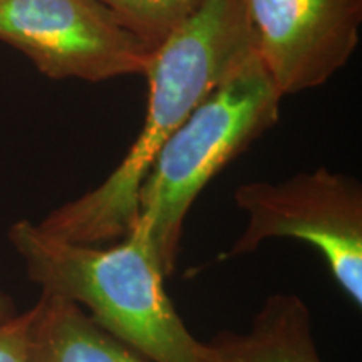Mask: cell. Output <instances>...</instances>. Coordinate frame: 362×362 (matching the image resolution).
Listing matches in <instances>:
<instances>
[{"mask_svg":"<svg viewBox=\"0 0 362 362\" xmlns=\"http://www.w3.org/2000/svg\"><path fill=\"white\" fill-rule=\"evenodd\" d=\"M253 52L242 0H203L153 51L143 129L115 171L37 223L54 238L84 245L119 242L139 218V189L170 136Z\"/></svg>","mask_w":362,"mask_h":362,"instance_id":"1","label":"cell"},{"mask_svg":"<svg viewBox=\"0 0 362 362\" xmlns=\"http://www.w3.org/2000/svg\"><path fill=\"white\" fill-rule=\"evenodd\" d=\"M282 94L252 52L170 136L139 189V221L163 274L178 262L183 225L203 188L277 124Z\"/></svg>","mask_w":362,"mask_h":362,"instance_id":"3","label":"cell"},{"mask_svg":"<svg viewBox=\"0 0 362 362\" xmlns=\"http://www.w3.org/2000/svg\"><path fill=\"white\" fill-rule=\"evenodd\" d=\"M33 310L30 362H149L74 302L42 293Z\"/></svg>","mask_w":362,"mask_h":362,"instance_id":"8","label":"cell"},{"mask_svg":"<svg viewBox=\"0 0 362 362\" xmlns=\"http://www.w3.org/2000/svg\"><path fill=\"white\" fill-rule=\"evenodd\" d=\"M255 56L284 96L319 88L359 44L362 0H242Z\"/></svg>","mask_w":362,"mask_h":362,"instance_id":"6","label":"cell"},{"mask_svg":"<svg viewBox=\"0 0 362 362\" xmlns=\"http://www.w3.org/2000/svg\"><path fill=\"white\" fill-rule=\"evenodd\" d=\"M33 307L0 324V362H30L29 329Z\"/></svg>","mask_w":362,"mask_h":362,"instance_id":"10","label":"cell"},{"mask_svg":"<svg viewBox=\"0 0 362 362\" xmlns=\"http://www.w3.org/2000/svg\"><path fill=\"white\" fill-rule=\"evenodd\" d=\"M13 315H16V310H13V304L11 302V298L6 296H0V324L12 319Z\"/></svg>","mask_w":362,"mask_h":362,"instance_id":"11","label":"cell"},{"mask_svg":"<svg viewBox=\"0 0 362 362\" xmlns=\"http://www.w3.org/2000/svg\"><path fill=\"white\" fill-rule=\"evenodd\" d=\"M211 362H322L309 307L296 293H274L247 332H221L208 342Z\"/></svg>","mask_w":362,"mask_h":362,"instance_id":"7","label":"cell"},{"mask_svg":"<svg viewBox=\"0 0 362 362\" xmlns=\"http://www.w3.org/2000/svg\"><path fill=\"white\" fill-rule=\"evenodd\" d=\"M8 240L42 293L81 305L149 362H211L208 342L198 341L176 312L139 220L110 247L54 238L29 220L13 223Z\"/></svg>","mask_w":362,"mask_h":362,"instance_id":"2","label":"cell"},{"mask_svg":"<svg viewBox=\"0 0 362 362\" xmlns=\"http://www.w3.org/2000/svg\"><path fill=\"white\" fill-rule=\"evenodd\" d=\"M0 40L51 79L146 74L155 47L99 0H0Z\"/></svg>","mask_w":362,"mask_h":362,"instance_id":"5","label":"cell"},{"mask_svg":"<svg viewBox=\"0 0 362 362\" xmlns=\"http://www.w3.org/2000/svg\"><path fill=\"white\" fill-rule=\"evenodd\" d=\"M126 27L156 47L203 0H99Z\"/></svg>","mask_w":362,"mask_h":362,"instance_id":"9","label":"cell"},{"mask_svg":"<svg viewBox=\"0 0 362 362\" xmlns=\"http://www.w3.org/2000/svg\"><path fill=\"white\" fill-rule=\"evenodd\" d=\"M247 225L223 259L250 255L270 238H296L320 252L352 304L362 307V187L325 168L235 189Z\"/></svg>","mask_w":362,"mask_h":362,"instance_id":"4","label":"cell"}]
</instances>
